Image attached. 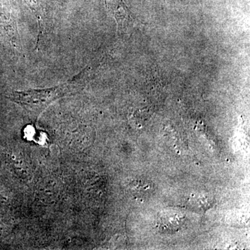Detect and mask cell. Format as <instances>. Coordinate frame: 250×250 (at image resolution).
<instances>
[{
  "instance_id": "cell-1",
  "label": "cell",
  "mask_w": 250,
  "mask_h": 250,
  "mask_svg": "<svg viewBox=\"0 0 250 250\" xmlns=\"http://www.w3.org/2000/svg\"><path fill=\"white\" fill-rule=\"evenodd\" d=\"M87 77L88 70L85 69L62 84L45 89L12 91L8 94L7 98L21 106L31 118L37 120L54 102L80 91L85 85Z\"/></svg>"
},
{
  "instance_id": "cell-2",
  "label": "cell",
  "mask_w": 250,
  "mask_h": 250,
  "mask_svg": "<svg viewBox=\"0 0 250 250\" xmlns=\"http://www.w3.org/2000/svg\"><path fill=\"white\" fill-rule=\"evenodd\" d=\"M108 12L114 18L121 34H126L134 27V21L123 0H104Z\"/></svg>"
},
{
  "instance_id": "cell-3",
  "label": "cell",
  "mask_w": 250,
  "mask_h": 250,
  "mask_svg": "<svg viewBox=\"0 0 250 250\" xmlns=\"http://www.w3.org/2000/svg\"><path fill=\"white\" fill-rule=\"evenodd\" d=\"M190 202H191L190 205L195 206V208L203 210L209 208L210 204L212 202H210V199L208 198V197L200 196L192 197Z\"/></svg>"
}]
</instances>
